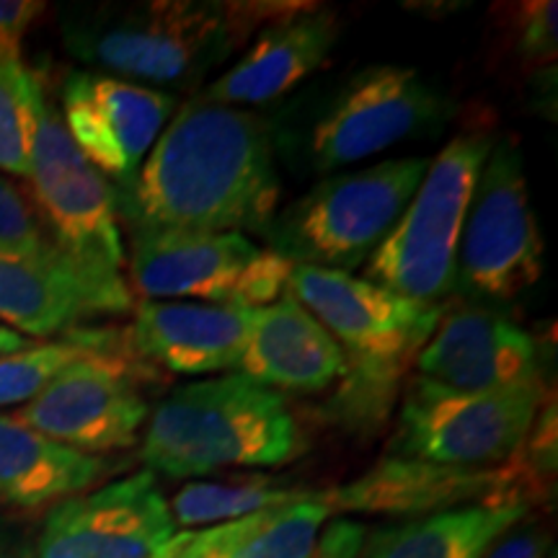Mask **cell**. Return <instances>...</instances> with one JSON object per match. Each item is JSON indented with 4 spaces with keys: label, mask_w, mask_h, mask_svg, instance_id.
I'll use <instances>...</instances> for the list:
<instances>
[{
    "label": "cell",
    "mask_w": 558,
    "mask_h": 558,
    "mask_svg": "<svg viewBox=\"0 0 558 558\" xmlns=\"http://www.w3.org/2000/svg\"><path fill=\"white\" fill-rule=\"evenodd\" d=\"M427 169V158H390L360 171L331 173L277 209L262 239L292 267L349 275L399 222Z\"/></svg>",
    "instance_id": "5"
},
{
    "label": "cell",
    "mask_w": 558,
    "mask_h": 558,
    "mask_svg": "<svg viewBox=\"0 0 558 558\" xmlns=\"http://www.w3.org/2000/svg\"><path fill=\"white\" fill-rule=\"evenodd\" d=\"M50 241L26 194L0 177V246H39Z\"/></svg>",
    "instance_id": "28"
},
{
    "label": "cell",
    "mask_w": 558,
    "mask_h": 558,
    "mask_svg": "<svg viewBox=\"0 0 558 558\" xmlns=\"http://www.w3.org/2000/svg\"><path fill=\"white\" fill-rule=\"evenodd\" d=\"M456 114L442 90L414 68L369 65L284 109L271 122L275 156L298 173L331 177L347 166L409 143L437 137Z\"/></svg>",
    "instance_id": "3"
},
{
    "label": "cell",
    "mask_w": 558,
    "mask_h": 558,
    "mask_svg": "<svg viewBox=\"0 0 558 558\" xmlns=\"http://www.w3.org/2000/svg\"><path fill=\"white\" fill-rule=\"evenodd\" d=\"M546 393V380L463 393L418 375L403 393L388 456L456 469H499L525 445Z\"/></svg>",
    "instance_id": "8"
},
{
    "label": "cell",
    "mask_w": 558,
    "mask_h": 558,
    "mask_svg": "<svg viewBox=\"0 0 558 558\" xmlns=\"http://www.w3.org/2000/svg\"><path fill=\"white\" fill-rule=\"evenodd\" d=\"M292 264L243 233H163L130 239V282L143 300H199L264 308L288 290Z\"/></svg>",
    "instance_id": "10"
},
{
    "label": "cell",
    "mask_w": 558,
    "mask_h": 558,
    "mask_svg": "<svg viewBox=\"0 0 558 558\" xmlns=\"http://www.w3.org/2000/svg\"><path fill=\"white\" fill-rule=\"evenodd\" d=\"M32 347V341L26 337H21L19 331L9 329V326L0 324V357L3 354H13V352H21V349Z\"/></svg>",
    "instance_id": "34"
},
{
    "label": "cell",
    "mask_w": 558,
    "mask_h": 558,
    "mask_svg": "<svg viewBox=\"0 0 558 558\" xmlns=\"http://www.w3.org/2000/svg\"><path fill=\"white\" fill-rule=\"evenodd\" d=\"M109 463L39 435L11 414H0V505L39 509L88 492Z\"/></svg>",
    "instance_id": "21"
},
{
    "label": "cell",
    "mask_w": 558,
    "mask_h": 558,
    "mask_svg": "<svg viewBox=\"0 0 558 558\" xmlns=\"http://www.w3.org/2000/svg\"><path fill=\"white\" fill-rule=\"evenodd\" d=\"M135 235L264 233L279 207L269 120L192 96L173 111L130 184L114 186Z\"/></svg>",
    "instance_id": "1"
},
{
    "label": "cell",
    "mask_w": 558,
    "mask_h": 558,
    "mask_svg": "<svg viewBox=\"0 0 558 558\" xmlns=\"http://www.w3.org/2000/svg\"><path fill=\"white\" fill-rule=\"evenodd\" d=\"M329 507L311 497L209 527L215 558H311Z\"/></svg>",
    "instance_id": "23"
},
{
    "label": "cell",
    "mask_w": 558,
    "mask_h": 558,
    "mask_svg": "<svg viewBox=\"0 0 558 558\" xmlns=\"http://www.w3.org/2000/svg\"><path fill=\"white\" fill-rule=\"evenodd\" d=\"M308 488L288 486L282 478L264 473H233V476L190 481L171 499L173 525L209 527L248 518L262 509L284 507L311 497Z\"/></svg>",
    "instance_id": "24"
},
{
    "label": "cell",
    "mask_w": 558,
    "mask_h": 558,
    "mask_svg": "<svg viewBox=\"0 0 558 558\" xmlns=\"http://www.w3.org/2000/svg\"><path fill=\"white\" fill-rule=\"evenodd\" d=\"M303 3L143 0L73 5L60 16L65 50L96 73L171 94L192 90L256 29Z\"/></svg>",
    "instance_id": "2"
},
{
    "label": "cell",
    "mask_w": 558,
    "mask_h": 558,
    "mask_svg": "<svg viewBox=\"0 0 558 558\" xmlns=\"http://www.w3.org/2000/svg\"><path fill=\"white\" fill-rule=\"evenodd\" d=\"M254 311L235 305L140 300L130 347L143 360L179 375L239 369Z\"/></svg>",
    "instance_id": "20"
},
{
    "label": "cell",
    "mask_w": 558,
    "mask_h": 558,
    "mask_svg": "<svg viewBox=\"0 0 558 558\" xmlns=\"http://www.w3.org/2000/svg\"><path fill=\"white\" fill-rule=\"evenodd\" d=\"M111 337L99 331H73L70 337L50 344H32L21 352L0 357V409L13 403H29L34 396L50 386L54 375L70 362L109 347Z\"/></svg>",
    "instance_id": "25"
},
{
    "label": "cell",
    "mask_w": 558,
    "mask_h": 558,
    "mask_svg": "<svg viewBox=\"0 0 558 558\" xmlns=\"http://www.w3.org/2000/svg\"><path fill=\"white\" fill-rule=\"evenodd\" d=\"M533 481L518 458L499 469H456L427 460L386 456L360 478L318 492L331 514H388V518H427L448 509L497 501H527Z\"/></svg>",
    "instance_id": "15"
},
{
    "label": "cell",
    "mask_w": 558,
    "mask_h": 558,
    "mask_svg": "<svg viewBox=\"0 0 558 558\" xmlns=\"http://www.w3.org/2000/svg\"><path fill=\"white\" fill-rule=\"evenodd\" d=\"M32 207L54 246L75 259L122 271L124 243L114 184L75 148L54 104L41 90L32 148Z\"/></svg>",
    "instance_id": "11"
},
{
    "label": "cell",
    "mask_w": 558,
    "mask_h": 558,
    "mask_svg": "<svg viewBox=\"0 0 558 558\" xmlns=\"http://www.w3.org/2000/svg\"><path fill=\"white\" fill-rule=\"evenodd\" d=\"M509 41L512 52L525 68L554 65L558 54V24L556 0H530L507 9Z\"/></svg>",
    "instance_id": "27"
},
{
    "label": "cell",
    "mask_w": 558,
    "mask_h": 558,
    "mask_svg": "<svg viewBox=\"0 0 558 558\" xmlns=\"http://www.w3.org/2000/svg\"><path fill=\"white\" fill-rule=\"evenodd\" d=\"M492 145V132L469 130L439 150L399 222L365 262V279L424 305L450 295L465 213Z\"/></svg>",
    "instance_id": "6"
},
{
    "label": "cell",
    "mask_w": 558,
    "mask_h": 558,
    "mask_svg": "<svg viewBox=\"0 0 558 558\" xmlns=\"http://www.w3.org/2000/svg\"><path fill=\"white\" fill-rule=\"evenodd\" d=\"M543 275V239L514 137H497L473 186L452 292L509 303Z\"/></svg>",
    "instance_id": "9"
},
{
    "label": "cell",
    "mask_w": 558,
    "mask_h": 558,
    "mask_svg": "<svg viewBox=\"0 0 558 558\" xmlns=\"http://www.w3.org/2000/svg\"><path fill=\"white\" fill-rule=\"evenodd\" d=\"M416 367L422 378L463 393L546 380L538 341L486 305H463L439 318L435 333L418 352Z\"/></svg>",
    "instance_id": "17"
},
{
    "label": "cell",
    "mask_w": 558,
    "mask_h": 558,
    "mask_svg": "<svg viewBox=\"0 0 558 558\" xmlns=\"http://www.w3.org/2000/svg\"><path fill=\"white\" fill-rule=\"evenodd\" d=\"M337 39V13L303 3L290 16L264 26L251 50L199 96L239 109L282 99L329 60Z\"/></svg>",
    "instance_id": "18"
},
{
    "label": "cell",
    "mask_w": 558,
    "mask_h": 558,
    "mask_svg": "<svg viewBox=\"0 0 558 558\" xmlns=\"http://www.w3.org/2000/svg\"><path fill=\"white\" fill-rule=\"evenodd\" d=\"M300 452L284 396L230 373L171 390L148 416L140 458L148 473L199 481L228 469H271Z\"/></svg>",
    "instance_id": "4"
},
{
    "label": "cell",
    "mask_w": 558,
    "mask_h": 558,
    "mask_svg": "<svg viewBox=\"0 0 558 558\" xmlns=\"http://www.w3.org/2000/svg\"><path fill=\"white\" fill-rule=\"evenodd\" d=\"M0 558H37L34 530L24 520L0 518Z\"/></svg>",
    "instance_id": "32"
},
{
    "label": "cell",
    "mask_w": 558,
    "mask_h": 558,
    "mask_svg": "<svg viewBox=\"0 0 558 558\" xmlns=\"http://www.w3.org/2000/svg\"><path fill=\"white\" fill-rule=\"evenodd\" d=\"M11 416L70 450L101 458V452L132 448L150 409L128 365L109 357L104 347L70 362Z\"/></svg>",
    "instance_id": "13"
},
{
    "label": "cell",
    "mask_w": 558,
    "mask_h": 558,
    "mask_svg": "<svg viewBox=\"0 0 558 558\" xmlns=\"http://www.w3.org/2000/svg\"><path fill=\"white\" fill-rule=\"evenodd\" d=\"M60 101L75 148L114 186L130 184L179 107L166 90L96 70L70 73Z\"/></svg>",
    "instance_id": "16"
},
{
    "label": "cell",
    "mask_w": 558,
    "mask_h": 558,
    "mask_svg": "<svg viewBox=\"0 0 558 558\" xmlns=\"http://www.w3.org/2000/svg\"><path fill=\"white\" fill-rule=\"evenodd\" d=\"M235 373L277 393L311 396L347 378V357L320 320L284 290L251 316Z\"/></svg>",
    "instance_id": "19"
},
{
    "label": "cell",
    "mask_w": 558,
    "mask_h": 558,
    "mask_svg": "<svg viewBox=\"0 0 558 558\" xmlns=\"http://www.w3.org/2000/svg\"><path fill=\"white\" fill-rule=\"evenodd\" d=\"M530 514L527 501L471 505L393 522L369 533L362 558H481L486 548Z\"/></svg>",
    "instance_id": "22"
},
{
    "label": "cell",
    "mask_w": 558,
    "mask_h": 558,
    "mask_svg": "<svg viewBox=\"0 0 558 558\" xmlns=\"http://www.w3.org/2000/svg\"><path fill=\"white\" fill-rule=\"evenodd\" d=\"M288 292L337 339L360 393L393 386L442 318L439 305L414 303L347 271L292 267Z\"/></svg>",
    "instance_id": "7"
},
{
    "label": "cell",
    "mask_w": 558,
    "mask_h": 558,
    "mask_svg": "<svg viewBox=\"0 0 558 558\" xmlns=\"http://www.w3.org/2000/svg\"><path fill=\"white\" fill-rule=\"evenodd\" d=\"M45 9L39 0H0V58H21V41Z\"/></svg>",
    "instance_id": "30"
},
{
    "label": "cell",
    "mask_w": 558,
    "mask_h": 558,
    "mask_svg": "<svg viewBox=\"0 0 558 558\" xmlns=\"http://www.w3.org/2000/svg\"><path fill=\"white\" fill-rule=\"evenodd\" d=\"M41 90L21 58H0V171L11 177H29Z\"/></svg>",
    "instance_id": "26"
},
{
    "label": "cell",
    "mask_w": 558,
    "mask_h": 558,
    "mask_svg": "<svg viewBox=\"0 0 558 558\" xmlns=\"http://www.w3.org/2000/svg\"><path fill=\"white\" fill-rule=\"evenodd\" d=\"M548 527L525 518L507 527L481 558H548Z\"/></svg>",
    "instance_id": "29"
},
{
    "label": "cell",
    "mask_w": 558,
    "mask_h": 558,
    "mask_svg": "<svg viewBox=\"0 0 558 558\" xmlns=\"http://www.w3.org/2000/svg\"><path fill=\"white\" fill-rule=\"evenodd\" d=\"M548 558H556V554H554V550H550V556Z\"/></svg>",
    "instance_id": "35"
},
{
    "label": "cell",
    "mask_w": 558,
    "mask_h": 558,
    "mask_svg": "<svg viewBox=\"0 0 558 558\" xmlns=\"http://www.w3.org/2000/svg\"><path fill=\"white\" fill-rule=\"evenodd\" d=\"M173 535L169 501L143 471L52 505L34 548L37 558H156Z\"/></svg>",
    "instance_id": "14"
},
{
    "label": "cell",
    "mask_w": 558,
    "mask_h": 558,
    "mask_svg": "<svg viewBox=\"0 0 558 558\" xmlns=\"http://www.w3.org/2000/svg\"><path fill=\"white\" fill-rule=\"evenodd\" d=\"M128 311L132 292L122 271L90 267L52 241L0 246V320L21 337L50 339Z\"/></svg>",
    "instance_id": "12"
},
{
    "label": "cell",
    "mask_w": 558,
    "mask_h": 558,
    "mask_svg": "<svg viewBox=\"0 0 558 558\" xmlns=\"http://www.w3.org/2000/svg\"><path fill=\"white\" fill-rule=\"evenodd\" d=\"M367 530L362 522L349 518L333 520L318 535L316 550H313L311 558H360Z\"/></svg>",
    "instance_id": "31"
},
{
    "label": "cell",
    "mask_w": 558,
    "mask_h": 558,
    "mask_svg": "<svg viewBox=\"0 0 558 558\" xmlns=\"http://www.w3.org/2000/svg\"><path fill=\"white\" fill-rule=\"evenodd\" d=\"M156 558H215L209 527L197 530V533H192V530L177 533Z\"/></svg>",
    "instance_id": "33"
}]
</instances>
